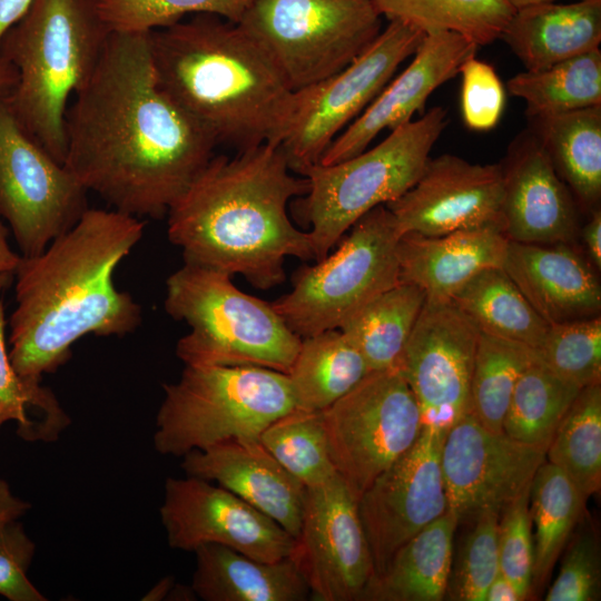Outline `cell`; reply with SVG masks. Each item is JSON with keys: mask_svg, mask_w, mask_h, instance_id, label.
Segmentation results:
<instances>
[{"mask_svg": "<svg viewBox=\"0 0 601 601\" xmlns=\"http://www.w3.org/2000/svg\"><path fill=\"white\" fill-rule=\"evenodd\" d=\"M75 95L66 112L63 165L118 211L162 218L218 145L159 87L149 31H111Z\"/></svg>", "mask_w": 601, "mask_h": 601, "instance_id": "1", "label": "cell"}, {"mask_svg": "<svg viewBox=\"0 0 601 601\" xmlns=\"http://www.w3.org/2000/svg\"><path fill=\"white\" fill-rule=\"evenodd\" d=\"M144 228L138 217L88 208L42 253L21 257L8 343L22 378L41 383L69 361L72 345L86 335L124 336L137 329L141 307L115 286L114 274Z\"/></svg>", "mask_w": 601, "mask_h": 601, "instance_id": "2", "label": "cell"}, {"mask_svg": "<svg viewBox=\"0 0 601 601\" xmlns=\"http://www.w3.org/2000/svg\"><path fill=\"white\" fill-rule=\"evenodd\" d=\"M307 190V178L292 175L279 145L213 156L169 208L168 238L185 263L269 289L285 280L287 257L315 259L309 233L287 214L289 200Z\"/></svg>", "mask_w": 601, "mask_h": 601, "instance_id": "3", "label": "cell"}, {"mask_svg": "<svg viewBox=\"0 0 601 601\" xmlns=\"http://www.w3.org/2000/svg\"><path fill=\"white\" fill-rule=\"evenodd\" d=\"M149 45L159 87L218 144H282L295 92L238 23L194 14L149 31Z\"/></svg>", "mask_w": 601, "mask_h": 601, "instance_id": "4", "label": "cell"}, {"mask_svg": "<svg viewBox=\"0 0 601 601\" xmlns=\"http://www.w3.org/2000/svg\"><path fill=\"white\" fill-rule=\"evenodd\" d=\"M110 32L96 0H32L0 40L16 76L3 101L61 164L68 99L90 78Z\"/></svg>", "mask_w": 601, "mask_h": 601, "instance_id": "5", "label": "cell"}, {"mask_svg": "<svg viewBox=\"0 0 601 601\" xmlns=\"http://www.w3.org/2000/svg\"><path fill=\"white\" fill-rule=\"evenodd\" d=\"M165 311L189 326L176 345L185 365L257 366L288 374L302 338L272 303L238 289L224 272L187 264L166 280Z\"/></svg>", "mask_w": 601, "mask_h": 601, "instance_id": "6", "label": "cell"}, {"mask_svg": "<svg viewBox=\"0 0 601 601\" xmlns=\"http://www.w3.org/2000/svg\"><path fill=\"white\" fill-rule=\"evenodd\" d=\"M164 398L152 443L161 455L236 439H259L276 418L297 410L287 374L257 366L185 365Z\"/></svg>", "mask_w": 601, "mask_h": 601, "instance_id": "7", "label": "cell"}, {"mask_svg": "<svg viewBox=\"0 0 601 601\" xmlns=\"http://www.w3.org/2000/svg\"><path fill=\"white\" fill-rule=\"evenodd\" d=\"M446 110L433 107L373 148L336 164H315L304 173L308 190L299 211L315 260L328 255L342 236L366 213L407 191L421 176L430 152L447 125Z\"/></svg>", "mask_w": 601, "mask_h": 601, "instance_id": "8", "label": "cell"}, {"mask_svg": "<svg viewBox=\"0 0 601 601\" xmlns=\"http://www.w3.org/2000/svg\"><path fill=\"white\" fill-rule=\"evenodd\" d=\"M238 24L294 92L343 70L382 31L373 0H255Z\"/></svg>", "mask_w": 601, "mask_h": 601, "instance_id": "9", "label": "cell"}, {"mask_svg": "<svg viewBox=\"0 0 601 601\" xmlns=\"http://www.w3.org/2000/svg\"><path fill=\"white\" fill-rule=\"evenodd\" d=\"M349 229L332 255L299 269L289 293L272 303L300 338L338 329L365 304L401 282V234L387 207L373 208Z\"/></svg>", "mask_w": 601, "mask_h": 601, "instance_id": "10", "label": "cell"}, {"mask_svg": "<svg viewBox=\"0 0 601 601\" xmlns=\"http://www.w3.org/2000/svg\"><path fill=\"white\" fill-rule=\"evenodd\" d=\"M322 415L332 462L357 501L424 426L415 396L396 368L370 372Z\"/></svg>", "mask_w": 601, "mask_h": 601, "instance_id": "11", "label": "cell"}, {"mask_svg": "<svg viewBox=\"0 0 601 601\" xmlns=\"http://www.w3.org/2000/svg\"><path fill=\"white\" fill-rule=\"evenodd\" d=\"M425 32L390 21L374 41L334 76L295 92V108L279 145L292 171L303 176L413 56Z\"/></svg>", "mask_w": 601, "mask_h": 601, "instance_id": "12", "label": "cell"}, {"mask_svg": "<svg viewBox=\"0 0 601 601\" xmlns=\"http://www.w3.org/2000/svg\"><path fill=\"white\" fill-rule=\"evenodd\" d=\"M88 190L0 101V219L21 256L42 253L89 208Z\"/></svg>", "mask_w": 601, "mask_h": 601, "instance_id": "13", "label": "cell"}, {"mask_svg": "<svg viewBox=\"0 0 601 601\" xmlns=\"http://www.w3.org/2000/svg\"><path fill=\"white\" fill-rule=\"evenodd\" d=\"M290 558L313 600L361 601L375 569L357 499L338 474L306 487Z\"/></svg>", "mask_w": 601, "mask_h": 601, "instance_id": "14", "label": "cell"}, {"mask_svg": "<svg viewBox=\"0 0 601 601\" xmlns=\"http://www.w3.org/2000/svg\"><path fill=\"white\" fill-rule=\"evenodd\" d=\"M546 450L492 432L470 413L452 425L441 450L449 511L457 525L485 513L500 515L529 491Z\"/></svg>", "mask_w": 601, "mask_h": 601, "instance_id": "15", "label": "cell"}, {"mask_svg": "<svg viewBox=\"0 0 601 601\" xmlns=\"http://www.w3.org/2000/svg\"><path fill=\"white\" fill-rule=\"evenodd\" d=\"M480 331L451 300H426L396 364L423 424L445 432L469 411Z\"/></svg>", "mask_w": 601, "mask_h": 601, "instance_id": "16", "label": "cell"}, {"mask_svg": "<svg viewBox=\"0 0 601 601\" xmlns=\"http://www.w3.org/2000/svg\"><path fill=\"white\" fill-rule=\"evenodd\" d=\"M445 434L425 424L416 442L357 501L375 575L404 543L449 510L441 467Z\"/></svg>", "mask_w": 601, "mask_h": 601, "instance_id": "17", "label": "cell"}, {"mask_svg": "<svg viewBox=\"0 0 601 601\" xmlns=\"http://www.w3.org/2000/svg\"><path fill=\"white\" fill-rule=\"evenodd\" d=\"M160 520L171 549L220 544L274 562L290 556L295 538L230 491L195 477H167Z\"/></svg>", "mask_w": 601, "mask_h": 601, "instance_id": "18", "label": "cell"}, {"mask_svg": "<svg viewBox=\"0 0 601 601\" xmlns=\"http://www.w3.org/2000/svg\"><path fill=\"white\" fill-rule=\"evenodd\" d=\"M502 204L501 164L443 154L430 157L415 184L385 206L401 235L441 236L476 228L503 231Z\"/></svg>", "mask_w": 601, "mask_h": 601, "instance_id": "19", "label": "cell"}, {"mask_svg": "<svg viewBox=\"0 0 601 601\" xmlns=\"http://www.w3.org/2000/svg\"><path fill=\"white\" fill-rule=\"evenodd\" d=\"M501 164L503 233L509 240L574 245L580 209L530 128L511 142Z\"/></svg>", "mask_w": 601, "mask_h": 601, "instance_id": "20", "label": "cell"}, {"mask_svg": "<svg viewBox=\"0 0 601 601\" xmlns=\"http://www.w3.org/2000/svg\"><path fill=\"white\" fill-rule=\"evenodd\" d=\"M476 49L474 42L453 31L425 33L411 63L338 134L319 162L331 165L356 156L384 129L394 130L411 121L437 87L459 75Z\"/></svg>", "mask_w": 601, "mask_h": 601, "instance_id": "21", "label": "cell"}, {"mask_svg": "<svg viewBox=\"0 0 601 601\" xmlns=\"http://www.w3.org/2000/svg\"><path fill=\"white\" fill-rule=\"evenodd\" d=\"M181 469L230 491L294 538L298 534L306 486L264 447L259 439L225 441L183 456Z\"/></svg>", "mask_w": 601, "mask_h": 601, "instance_id": "22", "label": "cell"}, {"mask_svg": "<svg viewBox=\"0 0 601 601\" xmlns=\"http://www.w3.org/2000/svg\"><path fill=\"white\" fill-rule=\"evenodd\" d=\"M502 268L549 325L600 315L597 269L573 245L509 240Z\"/></svg>", "mask_w": 601, "mask_h": 601, "instance_id": "23", "label": "cell"}, {"mask_svg": "<svg viewBox=\"0 0 601 601\" xmlns=\"http://www.w3.org/2000/svg\"><path fill=\"white\" fill-rule=\"evenodd\" d=\"M508 243L497 228L457 230L441 236L401 235L400 279L421 288L426 300H451L480 270L502 267Z\"/></svg>", "mask_w": 601, "mask_h": 601, "instance_id": "24", "label": "cell"}, {"mask_svg": "<svg viewBox=\"0 0 601 601\" xmlns=\"http://www.w3.org/2000/svg\"><path fill=\"white\" fill-rule=\"evenodd\" d=\"M501 39L525 70L592 51L601 42V0L541 2L515 9Z\"/></svg>", "mask_w": 601, "mask_h": 601, "instance_id": "25", "label": "cell"}, {"mask_svg": "<svg viewBox=\"0 0 601 601\" xmlns=\"http://www.w3.org/2000/svg\"><path fill=\"white\" fill-rule=\"evenodd\" d=\"M191 588L205 601H304L308 585L288 556L260 561L220 544H205L195 552Z\"/></svg>", "mask_w": 601, "mask_h": 601, "instance_id": "26", "label": "cell"}, {"mask_svg": "<svg viewBox=\"0 0 601 601\" xmlns=\"http://www.w3.org/2000/svg\"><path fill=\"white\" fill-rule=\"evenodd\" d=\"M457 523L447 510L392 556L361 601H441L445 598Z\"/></svg>", "mask_w": 601, "mask_h": 601, "instance_id": "27", "label": "cell"}, {"mask_svg": "<svg viewBox=\"0 0 601 601\" xmlns=\"http://www.w3.org/2000/svg\"><path fill=\"white\" fill-rule=\"evenodd\" d=\"M531 128L581 211L600 208L601 105L532 118Z\"/></svg>", "mask_w": 601, "mask_h": 601, "instance_id": "28", "label": "cell"}, {"mask_svg": "<svg viewBox=\"0 0 601 601\" xmlns=\"http://www.w3.org/2000/svg\"><path fill=\"white\" fill-rule=\"evenodd\" d=\"M370 372L352 342L339 329H327L302 338L287 376L297 410L322 412Z\"/></svg>", "mask_w": 601, "mask_h": 601, "instance_id": "29", "label": "cell"}, {"mask_svg": "<svg viewBox=\"0 0 601 601\" xmlns=\"http://www.w3.org/2000/svg\"><path fill=\"white\" fill-rule=\"evenodd\" d=\"M451 302L480 332L533 349L549 327L502 267L476 273L453 294Z\"/></svg>", "mask_w": 601, "mask_h": 601, "instance_id": "30", "label": "cell"}, {"mask_svg": "<svg viewBox=\"0 0 601 601\" xmlns=\"http://www.w3.org/2000/svg\"><path fill=\"white\" fill-rule=\"evenodd\" d=\"M417 286L400 282L365 304L338 328L370 371L395 368L425 303Z\"/></svg>", "mask_w": 601, "mask_h": 601, "instance_id": "31", "label": "cell"}, {"mask_svg": "<svg viewBox=\"0 0 601 601\" xmlns=\"http://www.w3.org/2000/svg\"><path fill=\"white\" fill-rule=\"evenodd\" d=\"M588 499L561 469L546 460L536 470L529 490L533 535V587L548 580L580 522Z\"/></svg>", "mask_w": 601, "mask_h": 601, "instance_id": "32", "label": "cell"}, {"mask_svg": "<svg viewBox=\"0 0 601 601\" xmlns=\"http://www.w3.org/2000/svg\"><path fill=\"white\" fill-rule=\"evenodd\" d=\"M508 91L526 104V115L540 118L601 105V51L594 49L539 70H525L508 81Z\"/></svg>", "mask_w": 601, "mask_h": 601, "instance_id": "33", "label": "cell"}, {"mask_svg": "<svg viewBox=\"0 0 601 601\" xmlns=\"http://www.w3.org/2000/svg\"><path fill=\"white\" fill-rule=\"evenodd\" d=\"M388 21L423 32L453 31L479 46L501 38L515 9L508 0H373Z\"/></svg>", "mask_w": 601, "mask_h": 601, "instance_id": "34", "label": "cell"}, {"mask_svg": "<svg viewBox=\"0 0 601 601\" xmlns=\"http://www.w3.org/2000/svg\"><path fill=\"white\" fill-rule=\"evenodd\" d=\"M580 390L536 358L514 386L503 433L520 443L546 450Z\"/></svg>", "mask_w": 601, "mask_h": 601, "instance_id": "35", "label": "cell"}, {"mask_svg": "<svg viewBox=\"0 0 601 601\" xmlns=\"http://www.w3.org/2000/svg\"><path fill=\"white\" fill-rule=\"evenodd\" d=\"M546 461L561 469L589 499L601 487V383L580 390L560 422Z\"/></svg>", "mask_w": 601, "mask_h": 601, "instance_id": "36", "label": "cell"}, {"mask_svg": "<svg viewBox=\"0 0 601 601\" xmlns=\"http://www.w3.org/2000/svg\"><path fill=\"white\" fill-rule=\"evenodd\" d=\"M536 358L535 351L524 344L480 332L467 413L487 430L503 432L514 386Z\"/></svg>", "mask_w": 601, "mask_h": 601, "instance_id": "37", "label": "cell"}, {"mask_svg": "<svg viewBox=\"0 0 601 601\" xmlns=\"http://www.w3.org/2000/svg\"><path fill=\"white\" fill-rule=\"evenodd\" d=\"M6 327L0 297V428L16 422L21 440L55 442L69 427L71 418L49 387L28 382L16 372L6 342Z\"/></svg>", "mask_w": 601, "mask_h": 601, "instance_id": "38", "label": "cell"}, {"mask_svg": "<svg viewBox=\"0 0 601 601\" xmlns=\"http://www.w3.org/2000/svg\"><path fill=\"white\" fill-rule=\"evenodd\" d=\"M259 441L306 487L337 474L322 412L294 410L273 421L260 433Z\"/></svg>", "mask_w": 601, "mask_h": 601, "instance_id": "39", "label": "cell"}, {"mask_svg": "<svg viewBox=\"0 0 601 601\" xmlns=\"http://www.w3.org/2000/svg\"><path fill=\"white\" fill-rule=\"evenodd\" d=\"M555 375L580 388L601 383V317L549 325L534 349Z\"/></svg>", "mask_w": 601, "mask_h": 601, "instance_id": "40", "label": "cell"}, {"mask_svg": "<svg viewBox=\"0 0 601 601\" xmlns=\"http://www.w3.org/2000/svg\"><path fill=\"white\" fill-rule=\"evenodd\" d=\"M110 31L148 32L187 14H215L238 23L255 0H96Z\"/></svg>", "mask_w": 601, "mask_h": 601, "instance_id": "41", "label": "cell"}, {"mask_svg": "<svg viewBox=\"0 0 601 601\" xmlns=\"http://www.w3.org/2000/svg\"><path fill=\"white\" fill-rule=\"evenodd\" d=\"M500 515L485 513L473 523L460 546L445 597L455 601H484L486 589L500 573L497 524Z\"/></svg>", "mask_w": 601, "mask_h": 601, "instance_id": "42", "label": "cell"}, {"mask_svg": "<svg viewBox=\"0 0 601 601\" xmlns=\"http://www.w3.org/2000/svg\"><path fill=\"white\" fill-rule=\"evenodd\" d=\"M497 549L500 573L515 585L523 600L526 599L532 590L534 561L529 491L500 514Z\"/></svg>", "mask_w": 601, "mask_h": 601, "instance_id": "43", "label": "cell"}, {"mask_svg": "<svg viewBox=\"0 0 601 601\" xmlns=\"http://www.w3.org/2000/svg\"><path fill=\"white\" fill-rule=\"evenodd\" d=\"M601 591V559L595 534L584 531L569 545L546 601H595Z\"/></svg>", "mask_w": 601, "mask_h": 601, "instance_id": "44", "label": "cell"}, {"mask_svg": "<svg viewBox=\"0 0 601 601\" xmlns=\"http://www.w3.org/2000/svg\"><path fill=\"white\" fill-rule=\"evenodd\" d=\"M462 116L465 125L476 131H486L499 122L505 90L494 68L474 57L461 67Z\"/></svg>", "mask_w": 601, "mask_h": 601, "instance_id": "45", "label": "cell"}, {"mask_svg": "<svg viewBox=\"0 0 601 601\" xmlns=\"http://www.w3.org/2000/svg\"><path fill=\"white\" fill-rule=\"evenodd\" d=\"M36 543L13 521L0 529V595L9 601H47L28 577Z\"/></svg>", "mask_w": 601, "mask_h": 601, "instance_id": "46", "label": "cell"}, {"mask_svg": "<svg viewBox=\"0 0 601 601\" xmlns=\"http://www.w3.org/2000/svg\"><path fill=\"white\" fill-rule=\"evenodd\" d=\"M8 238L9 229L0 219V297L14 280L22 257L11 248Z\"/></svg>", "mask_w": 601, "mask_h": 601, "instance_id": "47", "label": "cell"}, {"mask_svg": "<svg viewBox=\"0 0 601 601\" xmlns=\"http://www.w3.org/2000/svg\"><path fill=\"white\" fill-rule=\"evenodd\" d=\"M580 237L583 240L587 256L592 266L601 269V209L589 214V220L581 226Z\"/></svg>", "mask_w": 601, "mask_h": 601, "instance_id": "48", "label": "cell"}, {"mask_svg": "<svg viewBox=\"0 0 601 601\" xmlns=\"http://www.w3.org/2000/svg\"><path fill=\"white\" fill-rule=\"evenodd\" d=\"M31 509V504L13 494L9 483L0 479V529L18 521Z\"/></svg>", "mask_w": 601, "mask_h": 601, "instance_id": "49", "label": "cell"}, {"mask_svg": "<svg viewBox=\"0 0 601 601\" xmlns=\"http://www.w3.org/2000/svg\"><path fill=\"white\" fill-rule=\"evenodd\" d=\"M523 600L515 585L499 573L490 583L484 601H521Z\"/></svg>", "mask_w": 601, "mask_h": 601, "instance_id": "50", "label": "cell"}, {"mask_svg": "<svg viewBox=\"0 0 601 601\" xmlns=\"http://www.w3.org/2000/svg\"><path fill=\"white\" fill-rule=\"evenodd\" d=\"M32 0H0V40L26 12Z\"/></svg>", "mask_w": 601, "mask_h": 601, "instance_id": "51", "label": "cell"}, {"mask_svg": "<svg viewBox=\"0 0 601 601\" xmlns=\"http://www.w3.org/2000/svg\"><path fill=\"white\" fill-rule=\"evenodd\" d=\"M175 580L173 577H165L160 579L145 595L141 598L144 601H160L166 600Z\"/></svg>", "mask_w": 601, "mask_h": 601, "instance_id": "52", "label": "cell"}, {"mask_svg": "<svg viewBox=\"0 0 601 601\" xmlns=\"http://www.w3.org/2000/svg\"><path fill=\"white\" fill-rule=\"evenodd\" d=\"M14 71L8 61L0 55V101L4 99L14 82Z\"/></svg>", "mask_w": 601, "mask_h": 601, "instance_id": "53", "label": "cell"}, {"mask_svg": "<svg viewBox=\"0 0 601 601\" xmlns=\"http://www.w3.org/2000/svg\"><path fill=\"white\" fill-rule=\"evenodd\" d=\"M196 597L197 595L191 587H184L175 583L166 600L190 601L196 600Z\"/></svg>", "mask_w": 601, "mask_h": 601, "instance_id": "54", "label": "cell"}, {"mask_svg": "<svg viewBox=\"0 0 601 601\" xmlns=\"http://www.w3.org/2000/svg\"><path fill=\"white\" fill-rule=\"evenodd\" d=\"M514 9H519L525 6L541 3V2H552L556 0H508Z\"/></svg>", "mask_w": 601, "mask_h": 601, "instance_id": "55", "label": "cell"}]
</instances>
